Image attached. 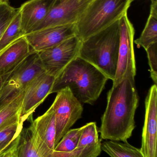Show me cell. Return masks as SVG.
I'll return each mask as SVG.
<instances>
[{
  "mask_svg": "<svg viewBox=\"0 0 157 157\" xmlns=\"http://www.w3.org/2000/svg\"><path fill=\"white\" fill-rule=\"evenodd\" d=\"M133 76H126L112 85L107 97V105L101 119V139L126 142L135 128V116L139 98Z\"/></svg>",
  "mask_w": 157,
  "mask_h": 157,
  "instance_id": "obj_1",
  "label": "cell"
},
{
  "mask_svg": "<svg viewBox=\"0 0 157 157\" xmlns=\"http://www.w3.org/2000/svg\"><path fill=\"white\" fill-rule=\"evenodd\" d=\"M108 79L95 66L78 57L55 77L50 93L68 87L81 103L92 105L99 98Z\"/></svg>",
  "mask_w": 157,
  "mask_h": 157,
  "instance_id": "obj_2",
  "label": "cell"
},
{
  "mask_svg": "<svg viewBox=\"0 0 157 157\" xmlns=\"http://www.w3.org/2000/svg\"><path fill=\"white\" fill-rule=\"evenodd\" d=\"M120 46L119 20L82 41L79 56L113 81L115 78Z\"/></svg>",
  "mask_w": 157,
  "mask_h": 157,
  "instance_id": "obj_3",
  "label": "cell"
},
{
  "mask_svg": "<svg viewBox=\"0 0 157 157\" xmlns=\"http://www.w3.org/2000/svg\"><path fill=\"white\" fill-rule=\"evenodd\" d=\"M132 0H93L76 24V36L81 41L102 31L127 13Z\"/></svg>",
  "mask_w": 157,
  "mask_h": 157,
  "instance_id": "obj_4",
  "label": "cell"
},
{
  "mask_svg": "<svg viewBox=\"0 0 157 157\" xmlns=\"http://www.w3.org/2000/svg\"><path fill=\"white\" fill-rule=\"evenodd\" d=\"M44 72L37 52H32L4 81L0 90V109L23 93L34 78Z\"/></svg>",
  "mask_w": 157,
  "mask_h": 157,
  "instance_id": "obj_5",
  "label": "cell"
},
{
  "mask_svg": "<svg viewBox=\"0 0 157 157\" xmlns=\"http://www.w3.org/2000/svg\"><path fill=\"white\" fill-rule=\"evenodd\" d=\"M52 104L55 121V147L70 128L82 117L84 108L69 88L57 92Z\"/></svg>",
  "mask_w": 157,
  "mask_h": 157,
  "instance_id": "obj_6",
  "label": "cell"
},
{
  "mask_svg": "<svg viewBox=\"0 0 157 157\" xmlns=\"http://www.w3.org/2000/svg\"><path fill=\"white\" fill-rule=\"evenodd\" d=\"M120 46L119 59L115 78L112 85L120 83L126 76L135 77L136 64L134 42V28L125 13L119 20Z\"/></svg>",
  "mask_w": 157,
  "mask_h": 157,
  "instance_id": "obj_7",
  "label": "cell"
},
{
  "mask_svg": "<svg viewBox=\"0 0 157 157\" xmlns=\"http://www.w3.org/2000/svg\"><path fill=\"white\" fill-rule=\"evenodd\" d=\"M81 42L75 36L53 48L38 52L45 72L57 77L69 63L79 56Z\"/></svg>",
  "mask_w": 157,
  "mask_h": 157,
  "instance_id": "obj_8",
  "label": "cell"
},
{
  "mask_svg": "<svg viewBox=\"0 0 157 157\" xmlns=\"http://www.w3.org/2000/svg\"><path fill=\"white\" fill-rule=\"evenodd\" d=\"M92 1L56 0L46 18L34 32L50 27L76 25Z\"/></svg>",
  "mask_w": 157,
  "mask_h": 157,
  "instance_id": "obj_9",
  "label": "cell"
},
{
  "mask_svg": "<svg viewBox=\"0 0 157 157\" xmlns=\"http://www.w3.org/2000/svg\"><path fill=\"white\" fill-rule=\"evenodd\" d=\"M55 77L43 73L34 78L24 91L20 112V121L24 123L32 118L35 109L50 94Z\"/></svg>",
  "mask_w": 157,
  "mask_h": 157,
  "instance_id": "obj_10",
  "label": "cell"
},
{
  "mask_svg": "<svg viewBox=\"0 0 157 157\" xmlns=\"http://www.w3.org/2000/svg\"><path fill=\"white\" fill-rule=\"evenodd\" d=\"M157 86L153 85L145 101L141 152L145 157H157Z\"/></svg>",
  "mask_w": 157,
  "mask_h": 157,
  "instance_id": "obj_11",
  "label": "cell"
},
{
  "mask_svg": "<svg viewBox=\"0 0 157 157\" xmlns=\"http://www.w3.org/2000/svg\"><path fill=\"white\" fill-rule=\"evenodd\" d=\"M76 36L75 25L46 28L25 36L33 51L39 52L53 48Z\"/></svg>",
  "mask_w": 157,
  "mask_h": 157,
  "instance_id": "obj_12",
  "label": "cell"
},
{
  "mask_svg": "<svg viewBox=\"0 0 157 157\" xmlns=\"http://www.w3.org/2000/svg\"><path fill=\"white\" fill-rule=\"evenodd\" d=\"M56 0H29L19 8L25 36L32 33L44 20Z\"/></svg>",
  "mask_w": 157,
  "mask_h": 157,
  "instance_id": "obj_13",
  "label": "cell"
},
{
  "mask_svg": "<svg viewBox=\"0 0 157 157\" xmlns=\"http://www.w3.org/2000/svg\"><path fill=\"white\" fill-rule=\"evenodd\" d=\"M32 52L25 36L16 40L0 53V76L6 78Z\"/></svg>",
  "mask_w": 157,
  "mask_h": 157,
  "instance_id": "obj_14",
  "label": "cell"
},
{
  "mask_svg": "<svg viewBox=\"0 0 157 157\" xmlns=\"http://www.w3.org/2000/svg\"><path fill=\"white\" fill-rule=\"evenodd\" d=\"M30 125L37 139L53 153L55 148V121L52 106L41 116L33 120Z\"/></svg>",
  "mask_w": 157,
  "mask_h": 157,
  "instance_id": "obj_15",
  "label": "cell"
},
{
  "mask_svg": "<svg viewBox=\"0 0 157 157\" xmlns=\"http://www.w3.org/2000/svg\"><path fill=\"white\" fill-rule=\"evenodd\" d=\"M134 42L138 48L143 47L145 50L157 42V0H151L150 14L145 27Z\"/></svg>",
  "mask_w": 157,
  "mask_h": 157,
  "instance_id": "obj_16",
  "label": "cell"
},
{
  "mask_svg": "<svg viewBox=\"0 0 157 157\" xmlns=\"http://www.w3.org/2000/svg\"><path fill=\"white\" fill-rule=\"evenodd\" d=\"M15 157H44L38 149L30 125L22 128L19 133Z\"/></svg>",
  "mask_w": 157,
  "mask_h": 157,
  "instance_id": "obj_17",
  "label": "cell"
},
{
  "mask_svg": "<svg viewBox=\"0 0 157 157\" xmlns=\"http://www.w3.org/2000/svg\"><path fill=\"white\" fill-rule=\"evenodd\" d=\"M101 151L111 157H145L140 148L129 144L128 142L107 141L101 144Z\"/></svg>",
  "mask_w": 157,
  "mask_h": 157,
  "instance_id": "obj_18",
  "label": "cell"
},
{
  "mask_svg": "<svg viewBox=\"0 0 157 157\" xmlns=\"http://www.w3.org/2000/svg\"><path fill=\"white\" fill-rule=\"evenodd\" d=\"M24 92L0 109V130L20 121V112Z\"/></svg>",
  "mask_w": 157,
  "mask_h": 157,
  "instance_id": "obj_19",
  "label": "cell"
},
{
  "mask_svg": "<svg viewBox=\"0 0 157 157\" xmlns=\"http://www.w3.org/2000/svg\"><path fill=\"white\" fill-rule=\"evenodd\" d=\"M21 25V15L19 11L0 39V53L14 42L24 36Z\"/></svg>",
  "mask_w": 157,
  "mask_h": 157,
  "instance_id": "obj_20",
  "label": "cell"
},
{
  "mask_svg": "<svg viewBox=\"0 0 157 157\" xmlns=\"http://www.w3.org/2000/svg\"><path fill=\"white\" fill-rule=\"evenodd\" d=\"M82 129L81 127L69 130L56 145L52 155H63L73 151L78 146Z\"/></svg>",
  "mask_w": 157,
  "mask_h": 157,
  "instance_id": "obj_21",
  "label": "cell"
},
{
  "mask_svg": "<svg viewBox=\"0 0 157 157\" xmlns=\"http://www.w3.org/2000/svg\"><path fill=\"white\" fill-rule=\"evenodd\" d=\"M23 124L19 121L0 130V153L8 147L18 136L23 128Z\"/></svg>",
  "mask_w": 157,
  "mask_h": 157,
  "instance_id": "obj_22",
  "label": "cell"
},
{
  "mask_svg": "<svg viewBox=\"0 0 157 157\" xmlns=\"http://www.w3.org/2000/svg\"><path fill=\"white\" fill-rule=\"evenodd\" d=\"M82 132L77 147H84L89 145L97 144L101 141V139L99 137L98 131L96 122L88 123L82 126Z\"/></svg>",
  "mask_w": 157,
  "mask_h": 157,
  "instance_id": "obj_23",
  "label": "cell"
},
{
  "mask_svg": "<svg viewBox=\"0 0 157 157\" xmlns=\"http://www.w3.org/2000/svg\"><path fill=\"white\" fill-rule=\"evenodd\" d=\"M101 141L97 144L84 147H77L73 151L68 154L52 155L51 157H98L101 152Z\"/></svg>",
  "mask_w": 157,
  "mask_h": 157,
  "instance_id": "obj_24",
  "label": "cell"
},
{
  "mask_svg": "<svg viewBox=\"0 0 157 157\" xmlns=\"http://www.w3.org/2000/svg\"><path fill=\"white\" fill-rule=\"evenodd\" d=\"M18 11L19 8L12 7L8 3H0V39Z\"/></svg>",
  "mask_w": 157,
  "mask_h": 157,
  "instance_id": "obj_25",
  "label": "cell"
},
{
  "mask_svg": "<svg viewBox=\"0 0 157 157\" xmlns=\"http://www.w3.org/2000/svg\"><path fill=\"white\" fill-rule=\"evenodd\" d=\"M147 53L150 68L151 78L155 84L157 83V42L150 45L145 50Z\"/></svg>",
  "mask_w": 157,
  "mask_h": 157,
  "instance_id": "obj_26",
  "label": "cell"
},
{
  "mask_svg": "<svg viewBox=\"0 0 157 157\" xmlns=\"http://www.w3.org/2000/svg\"><path fill=\"white\" fill-rule=\"evenodd\" d=\"M18 137H16L15 139L14 140V141L12 142V144L8 147H6V149H5L4 150H3L2 152H1L0 153V157H5L7 155V154H8V152H9L10 150H11V148L13 147L14 146V145L15 143H16V141Z\"/></svg>",
  "mask_w": 157,
  "mask_h": 157,
  "instance_id": "obj_27",
  "label": "cell"
},
{
  "mask_svg": "<svg viewBox=\"0 0 157 157\" xmlns=\"http://www.w3.org/2000/svg\"><path fill=\"white\" fill-rule=\"evenodd\" d=\"M19 136V135H18ZM18 136L17 139L16 143H15L13 147L11 150L8 152L5 157H15V150L16 148L18 142Z\"/></svg>",
  "mask_w": 157,
  "mask_h": 157,
  "instance_id": "obj_28",
  "label": "cell"
},
{
  "mask_svg": "<svg viewBox=\"0 0 157 157\" xmlns=\"http://www.w3.org/2000/svg\"><path fill=\"white\" fill-rule=\"evenodd\" d=\"M6 78H4V77H2L0 76V90H1V88H2V86L3 83L5 79Z\"/></svg>",
  "mask_w": 157,
  "mask_h": 157,
  "instance_id": "obj_29",
  "label": "cell"
},
{
  "mask_svg": "<svg viewBox=\"0 0 157 157\" xmlns=\"http://www.w3.org/2000/svg\"><path fill=\"white\" fill-rule=\"evenodd\" d=\"M1 2H6L8 3V2H9V0H1Z\"/></svg>",
  "mask_w": 157,
  "mask_h": 157,
  "instance_id": "obj_30",
  "label": "cell"
},
{
  "mask_svg": "<svg viewBox=\"0 0 157 157\" xmlns=\"http://www.w3.org/2000/svg\"><path fill=\"white\" fill-rule=\"evenodd\" d=\"M1 2H1V0H0V3H1Z\"/></svg>",
  "mask_w": 157,
  "mask_h": 157,
  "instance_id": "obj_31",
  "label": "cell"
},
{
  "mask_svg": "<svg viewBox=\"0 0 157 157\" xmlns=\"http://www.w3.org/2000/svg\"><path fill=\"white\" fill-rule=\"evenodd\" d=\"M133 1H134V0H132V2H133Z\"/></svg>",
  "mask_w": 157,
  "mask_h": 157,
  "instance_id": "obj_32",
  "label": "cell"
}]
</instances>
